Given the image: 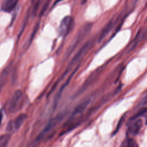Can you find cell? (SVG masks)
<instances>
[{
	"instance_id": "obj_20",
	"label": "cell",
	"mask_w": 147,
	"mask_h": 147,
	"mask_svg": "<svg viewBox=\"0 0 147 147\" xmlns=\"http://www.w3.org/2000/svg\"><path fill=\"white\" fill-rule=\"evenodd\" d=\"M2 117H3V115H2V111H0V126H1V122H2Z\"/></svg>"
},
{
	"instance_id": "obj_17",
	"label": "cell",
	"mask_w": 147,
	"mask_h": 147,
	"mask_svg": "<svg viewBox=\"0 0 147 147\" xmlns=\"http://www.w3.org/2000/svg\"><path fill=\"white\" fill-rule=\"evenodd\" d=\"M146 107H144L142 109L138 111V112L137 113H136L131 118L130 120H134V119H138V117L143 115L145 113H146Z\"/></svg>"
},
{
	"instance_id": "obj_5",
	"label": "cell",
	"mask_w": 147,
	"mask_h": 147,
	"mask_svg": "<svg viewBox=\"0 0 147 147\" xmlns=\"http://www.w3.org/2000/svg\"><path fill=\"white\" fill-rule=\"evenodd\" d=\"M74 25L72 17L67 16L63 18L59 27V34L61 37H65L71 31Z\"/></svg>"
},
{
	"instance_id": "obj_14",
	"label": "cell",
	"mask_w": 147,
	"mask_h": 147,
	"mask_svg": "<svg viewBox=\"0 0 147 147\" xmlns=\"http://www.w3.org/2000/svg\"><path fill=\"white\" fill-rule=\"evenodd\" d=\"M145 35H146V30H142L141 32V31H140L138 32V33L137 34V35L136 36V37H135L134 40L133 41V42H132V45H131V47L130 48V51H132L133 49H134L137 45L142 40H143V38L145 37Z\"/></svg>"
},
{
	"instance_id": "obj_16",
	"label": "cell",
	"mask_w": 147,
	"mask_h": 147,
	"mask_svg": "<svg viewBox=\"0 0 147 147\" xmlns=\"http://www.w3.org/2000/svg\"><path fill=\"white\" fill-rule=\"evenodd\" d=\"M121 147H137V145L133 139L127 138L123 141Z\"/></svg>"
},
{
	"instance_id": "obj_9",
	"label": "cell",
	"mask_w": 147,
	"mask_h": 147,
	"mask_svg": "<svg viewBox=\"0 0 147 147\" xmlns=\"http://www.w3.org/2000/svg\"><path fill=\"white\" fill-rule=\"evenodd\" d=\"M142 126V121L141 119H134V122L131 123L128 128L130 133L133 135H136L139 133Z\"/></svg>"
},
{
	"instance_id": "obj_19",
	"label": "cell",
	"mask_w": 147,
	"mask_h": 147,
	"mask_svg": "<svg viewBox=\"0 0 147 147\" xmlns=\"http://www.w3.org/2000/svg\"><path fill=\"white\" fill-rule=\"evenodd\" d=\"M13 128H14L13 122H12V121H10V122L8 123L7 126V127H6V131L9 132V131H11V130H13Z\"/></svg>"
},
{
	"instance_id": "obj_7",
	"label": "cell",
	"mask_w": 147,
	"mask_h": 147,
	"mask_svg": "<svg viewBox=\"0 0 147 147\" xmlns=\"http://www.w3.org/2000/svg\"><path fill=\"white\" fill-rule=\"evenodd\" d=\"M11 69V64L6 66L0 74V93L5 86Z\"/></svg>"
},
{
	"instance_id": "obj_2",
	"label": "cell",
	"mask_w": 147,
	"mask_h": 147,
	"mask_svg": "<svg viewBox=\"0 0 147 147\" xmlns=\"http://www.w3.org/2000/svg\"><path fill=\"white\" fill-rule=\"evenodd\" d=\"M92 24H86L84 25L78 32L76 36L74 38L73 41L71 43L70 45L68 48L66 53L64 55V58L67 59L69 57L74 50L77 48L78 45L82 41V40L85 38L88 32L91 29Z\"/></svg>"
},
{
	"instance_id": "obj_11",
	"label": "cell",
	"mask_w": 147,
	"mask_h": 147,
	"mask_svg": "<svg viewBox=\"0 0 147 147\" xmlns=\"http://www.w3.org/2000/svg\"><path fill=\"white\" fill-rule=\"evenodd\" d=\"M28 116L25 113H21L19 114L14 119L13 123V127L16 130H18L23 124V123L26 119Z\"/></svg>"
},
{
	"instance_id": "obj_15",
	"label": "cell",
	"mask_w": 147,
	"mask_h": 147,
	"mask_svg": "<svg viewBox=\"0 0 147 147\" xmlns=\"http://www.w3.org/2000/svg\"><path fill=\"white\" fill-rule=\"evenodd\" d=\"M11 138V135L8 133L0 136V147H6Z\"/></svg>"
},
{
	"instance_id": "obj_21",
	"label": "cell",
	"mask_w": 147,
	"mask_h": 147,
	"mask_svg": "<svg viewBox=\"0 0 147 147\" xmlns=\"http://www.w3.org/2000/svg\"><path fill=\"white\" fill-rule=\"evenodd\" d=\"M138 0H134V3H136V2H137Z\"/></svg>"
},
{
	"instance_id": "obj_3",
	"label": "cell",
	"mask_w": 147,
	"mask_h": 147,
	"mask_svg": "<svg viewBox=\"0 0 147 147\" xmlns=\"http://www.w3.org/2000/svg\"><path fill=\"white\" fill-rule=\"evenodd\" d=\"M93 44L92 41L90 40L87 42H86L77 52V53H75L74 57L71 59L69 63L68 64L65 71H64V74L62 75L61 79H63L69 72H70L73 67L78 63L83 58V57L86 55L87 52L90 50V48L92 47Z\"/></svg>"
},
{
	"instance_id": "obj_6",
	"label": "cell",
	"mask_w": 147,
	"mask_h": 147,
	"mask_svg": "<svg viewBox=\"0 0 147 147\" xmlns=\"http://www.w3.org/2000/svg\"><path fill=\"white\" fill-rule=\"evenodd\" d=\"M22 98V92L18 90L14 92L12 95L9 105V111L14 113L17 111Z\"/></svg>"
},
{
	"instance_id": "obj_8",
	"label": "cell",
	"mask_w": 147,
	"mask_h": 147,
	"mask_svg": "<svg viewBox=\"0 0 147 147\" xmlns=\"http://www.w3.org/2000/svg\"><path fill=\"white\" fill-rule=\"evenodd\" d=\"M90 102H91V99H88V98L84 100H83L82 102H81L74 109L72 113V116L78 115H79L80 114H81L82 113H83L86 109L87 106L89 105Z\"/></svg>"
},
{
	"instance_id": "obj_13",
	"label": "cell",
	"mask_w": 147,
	"mask_h": 147,
	"mask_svg": "<svg viewBox=\"0 0 147 147\" xmlns=\"http://www.w3.org/2000/svg\"><path fill=\"white\" fill-rule=\"evenodd\" d=\"M114 26V21L113 20L110 21L104 27V28L102 29L99 37L98 38V41L100 42V41H102L105 37V36L109 33V32L111 30V29L113 28Z\"/></svg>"
},
{
	"instance_id": "obj_4",
	"label": "cell",
	"mask_w": 147,
	"mask_h": 147,
	"mask_svg": "<svg viewBox=\"0 0 147 147\" xmlns=\"http://www.w3.org/2000/svg\"><path fill=\"white\" fill-rule=\"evenodd\" d=\"M102 71V68L97 69V70L93 72L87 78V79L86 80V82L84 83V84L80 87V88L76 91V92L73 95L72 98L75 99L79 96H80L82 93H83L92 84H93L95 81L98 78L100 74H101Z\"/></svg>"
},
{
	"instance_id": "obj_10",
	"label": "cell",
	"mask_w": 147,
	"mask_h": 147,
	"mask_svg": "<svg viewBox=\"0 0 147 147\" xmlns=\"http://www.w3.org/2000/svg\"><path fill=\"white\" fill-rule=\"evenodd\" d=\"M18 0H3L2 10L5 12H11L16 6Z\"/></svg>"
},
{
	"instance_id": "obj_18",
	"label": "cell",
	"mask_w": 147,
	"mask_h": 147,
	"mask_svg": "<svg viewBox=\"0 0 147 147\" xmlns=\"http://www.w3.org/2000/svg\"><path fill=\"white\" fill-rule=\"evenodd\" d=\"M125 115H123V116L120 118V119H119V122H118V125H117V127H116V129H115V130H114V131L113 132V135L115 134L118 131V130H119V129L121 128V126H122V125L123 121H125Z\"/></svg>"
},
{
	"instance_id": "obj_1",
	"label": "cell",
	"mask_w": 147,
	"mask_h": 147,
	"mask_svg": "<svg viewBox=\"0 0 147 147\" xmlns=\"http://www.w3.org/2000/svg\"><path fill=\"white\" fill-rule=\"evenodd\" d=\"M66 115L67 112L63 111L51 118L36 138L33 144V147H36L39 144L40 141L45 137V136L48 134L49 132H50L56 126H57V125H58L64 119Z\"/></svg>"
},
{
	"instance_id": "obj_12",
	"label": "cell",
	"mask_w": 147,
	"mask_h": 147,
	"mask_svg": "<svg viewBox=\"0 0 147 147\" xmlns=\"http://www.w3.org/2000/svg\"><path fill=\"white\" fill-rule=\"evenodd\" d=\"M38 27H39V24H36V25H35V26H34V29H33V30L32 33L30 34L29 37V38H28V39L26 40V41L25 42V44H24V46H23V47H22V51H23V52H26V51L28 49V48H29V46L30 45L31 42H32V41H33V38H34V36H35L36 33H37V30H38Z\"/></svg>"
}]
</instances>
